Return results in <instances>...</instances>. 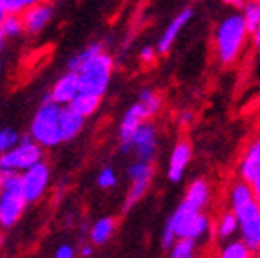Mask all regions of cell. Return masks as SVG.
Wrapping results in <instances>:
<instances>
[{"label":"cell","instance_id":"cell-24","mask_svg":"<svg viewBox=\"0 0 260 258\" xmlns=\"http://www.w3.org/2000/svg\"><path fill=\"white\" fill-rule=\"evenodd\" d=\"M240 18H242L244 25H246V31L248 35H253L256 27L260 24V4L258 2H246L244 8L240 9Z\"/></svg>","mask_w":260,"mask_h":258},{"label":"cell","instance_id":"cell-12","mask_svg":"<svg viewBox=\"0 0 260 258\" xmlns=\"http://www.w3.org/2000/svg\"><path fill=\"white\" fill-rule=\"evenodd\" d=\"M54 6L51 2H32L31 8H27L22 15L24 33L29 37H37L42 31L47 29V25L53 22Z\"/></svg>","mask_w":260,"mask_h":258},{"label":"cell","instance_id":"cell-4","mask_svg":"<svg viewBox=\"0 0 260 258\" xmlns=\"http://www.w3.org/2000/svg\"><path fill=\"white\" fill-rule=\"evenodd\" d=\"M60 112L61 107L54 105L53 101L44 100L37 112L32 114V119L29 123V139L37 143L42 150L61 145Z\"/></svg>","mask_w":260,"mask_h":258},{"label":"cell","instance_id":"cell-20","mask_svg":"<svg viewBox=\"0 0 260 258\" xmlns=\"http://www.w3.org/2000/svg\"><path fill=\"white\" fill-rule=\"evenodd\" d=\"M100 105H102V98L90 96V94H85V92H78L76 98L69 103V109H73L78 116L87 119V117L94 116V114L98 112Z\"/></svg>","mask_w":260,"mask_h":258},{"label":"cell","instance_id":"cell-30","mask_svg":"<svg viewBox=\"0 0 260 258\" xmlns=\"http://www.w3.org/2000/svg\"><path fill=\"white\" fill-rule=\"evenodd\" d=\"M96 184L100 190H112L118 186V175L114 172V168L105 166V168L100 170V174L96 177Z\"/></svg>","mask_w":260,"mask_h":258},{"label":"cell","instance_id":"cell-29","mask_svg":"<svg viewBox=\"0 0 260 258\" xmlns=\"http://www.w3.org/2000/svg\"><path fill=\"white\" fill-rule=\"evenodd\" d=\"M0 29L4 33L6 38H15L24 33V24H22V16H6L0 22Z\"/></svg>","mask_w":260,"mask_h":258},{"label":"cell","instance_id":"cell-31","mask_svg":"<svg viewBox=\"0 0 260 258\" xmlns=\"http://www.w3.org/2000/svg\"><path fill=\"white\" fill-rule=\"evenodd\" d=\"M155 56H157V51H155L154 45H143L141 49H139V61L145 65L152 63V61L155 60Z\"/></svg>","mask_w":260,"mask_h":258},{"label":"cell","instance_id":"cell-43","mask_svg":"<svg viewBox=\"0 0 260 258\" xmlns=\"http://www.w3.org/2000/svg\"><path fill=\"white\" fill-rule=\"evenodd\" d=\"M258 4H260V0H258Z\"/></svg>","mask_w":260,"mask_h":258},{"label":"cell","instance_id":"cell-3","mask_svg":"<svg viewBox=\"0 0 260 258\" xmlns=\"http://www.w3.org/2000/svg\"><path fill=\"white\" fill-rule=\"evenodd\" d=\"M248 31L239 13H230L215 27L213 35V47H215L217 60L222 65H232L239 60L242 49L248 44Z\"/></svg>","mask_w":260,"mask_h":258},{"label":"cell","instance_id":"cell-38","mask_svg":"<svg viewBox=\"0 0 260 258\" xmlns=\"http://www.w3.org/2000/svg\"><path fill=\"white\" fill-rule=\"evenodd\" d=\"M6 40H8V38L4 37V33H2V29H0V53L4 51V47H6Z\"/></svg>","mask_w":260,"mask_h":258},{"label":"cell","instance_id":"cell-18","mask_svg":"<svg viewBox=\"0 0 260 258\" xmlns=\"http://www.w3.org/2000/svg\"><path fill=\"white\" fill-rule=\"evenodd\" d=\"M85 126V119L81 116H78L73 109L69 107H61L60 112V134H61V143L74 141L78 136L81 134Z\"/></svg>","mask_w":260,"mask_h":258},{"label":"cell","instance_id":"cell-19","mask_svg":"<svg viewBox=\"0 0 260 258\" xmlns=\"http://www.w3.org/2000/svg\"><path fill=\"white\" fill-rule=\"evenodd\" d=\"M114 231H116V220L112 217H102L92 222V226L89 228V242L96 246H105L112 238Z\"/></svg>","mask_w":260,"mask_h":258},{"label":"cell","instance_id":"cell-33","mask_svg":"<svg viewBox=\"0 0 260 258\" xmlns=\"http://www.w3.org/2000/svg\"><path fill=\"white\" fill-rule=\"evenodd\" d=\"M92 253H94V246L90 242H81L80 246L76 247V256H80V258H89V256H92Z\"/></svg>","mask_w":260,"mask_h":258},{"label":"cell","instance_id":"cell-5","mask_svg":"<svg viewBox=\"0 0 260 258\" xmlns=\"http://www.w3.org/2000/svg\"><path fill=\"white\" fill-rule=\"evenodd\" d=\"M114 74V58L103 49L87 61L76 73L80 92L90 94V96L103 98L109 90L110 80Z\"/></svg>","mask_w":260,"mask_h":258},{"label":"cell","instance_id":"cell-11","mask_svg":"<svg viewBox=\"0 0 260 258\" xmlns=\"http://www.w3.org/2000/svg\"><path fill=\"white\" fill-rule=\"evenodd\" d=\"M159 148V136L154 123L146 121L134 132L130 139V152H134L136 161L150 163L155 159Z\"/></svg>","mask_w":260,"mask_h":258},{"label":"cell","instance_id":"cell-16","mask_svg":"<svg viewBox=\"0 0 260 258\" xmlns=\"http://www.w3.org/2000/svg\"><path fill=\"white\" fill-rule=\"evenodd\" d=\"M239 175L240 181H244L246 184H255L256 181H260V141H253L251 145L246 148V152L242 153L239 163Z\"/></svg>","mask_w":260,"mask_h":258},{"label":"cell","instance_id":"cell-22","mask_svg":"<svg viewBox=\"0 0 260 258\" xmlns=\"http://www.w3.org/2000/svg\"><path fill=\"white\" fill-rule=\"evenodd\" d=\"M103 51V45L100 44V42H96V44H90V45H87L85 49H81L80 53H76L73 58H71L69 61H67V71L69 73H74L76 74L78 71H80L83 65L87 63V61L90 60L92 56H96L98 53H102Z\"/></svg>","mask_w":260,"mask_h":258},{"label":"cell","instance_id":"cell-8","mask_svg":"<svg viewBox=\"0 0 260 258\" xmlns=\"http://www.w3.org/2000/svg\"><path fill=\"white\" fill-rule=\"evenodd\" d=\"M126 175H128V190H126L121 204L123 213H128L146 195V191L150 188L152 179H154V166L150 163L134 161L126 170Z\"/></svg>","mask_w":260,"mask_h":258},{"label":"cell","instance_id":"cell-21","mask_svg":"<svg viewBox=\"0 0 260 258\" xmlns=\"http://www.w3.org/2000/svg\"><path fill=\"white\" fill-rule=\"evenodd\" d=\"M240 233V242H244L249 249L255 253L260 247V211L253 220L246 222L239 228Z\"/></svg>","mask_w":260,"mask_h":258},{"label":"cell","instance_id":"cell-2","mask_svg":"<svg viewBox=\"0 0 260 258\" xmlns=\"http://www.w3.org/2000/svg\"><path fill=\"white\" fill-rule=\"evenodd\" d=\"M162 107V98L155 92L154 89H145L139 90L138 101L132 103L128 109L123 112L121 121L118 126V139H119V150L123 153L130 152V139L134 136V132L143 125V123L150 121L152 117L161 110Z\"/></svg>","mask_w":260,"mask_h":258},{"label":"cell","instance_id":"cell-40","mask_svg":"<svg viewBox=\"0 0 260 258\" xmlns=\"http://www.w3.org/2000/svg\"><path fill=\"white\" fill-rule=\"evenodd\" d=\"M2 246H4V235L0 233V249H2Z\"/></svg>","mask_w":260,"mask_h":258},{"label":"cell","instance_id":"cell-10","mask_svg":"<svg viewBox=\"0 0 260 258\" xmlns=\"http://www.w3.org/2000/svg\"><path fill=\"white\" fill-rule=\"evenodd\" d=\"M20 186L27 206L44 199L51 186V166L45 161H40L32 168L25 170L24 174H20Z\"/></svg>","mask_w":260,"mask_h":258},{"label":"cell","instance_id":"cell-15","mask_svg":"<svg viewBox=\"0 0 260 258\" xmlns=\"http://www.w3.org/2000/svg\"><path fill=\"white\" fill-rule=\"evenodd\" d=\"M191 145L186 139H181V141L175 143V146L172 148L170 157H168V170L167 175L172 182H179L186 174V168L191 161Z\"/></svg>","mask_w":260,"mask_h":258},{"label":"cell","instance_id":"cell-28","mask_svg":"<svg viewBox=\"0 0 260 258\" xmlns=\"http://www.w3.org/2000/svg\"><path fill=\"white\" fill-rule=\"evenodd\" d=\"M170 258H197V244L191 240H177L170 247Z\"/></svg>","mask_w":260,"mask_h":258},{"label":"cell","instance_id":"cell-17","mask_svg":"<svg viewBox=\"0 0 260 258\" xmlns=\"http://www.w3.org/2000/svg\"><path fill=\"white\" fill-rule=\"evenodd\" d=\"M183 201L186 204H190L191 208H195V210H206L211 202V188L206 179H195V181H191V184L186 188Z\"/></svg>","mask_w":260,"mask_h":258},{"label":"cell","instance_id":"cell-7","mask_svg":"<svg viewBox=\"0 0 260 258\" xmlns=\"http://www.w3.org/2000/svg\"><path fill=\"white\" fill-rule=\"evenodd\" d=\"M40 161H44V150L35 141H31L29 136H22V139L15 148H11L4 155H0V174L20 175Z\"/></svg>","mask_w":260,"mask_h":258},{"label":"cell","instance_id":"cell-37","mask_svg":"<svg viewBox=\"0 0 260 258\" xmlns=\"http://www.w3.org/2000/svg\"><path fill=\"white\" fill-rule=\"evenodd\" d=\"M226 4L230 6V8H235V9H239V11H240L246 2H244V0H237V2H235V0H230V2H226Z\"/></svg>","mask_w":260,"mask_h":258},{"label":"cell","instance_id":"cell-35","mask_svg":"<svg viewBox=\"0 0 260 258\" xmlns=\"http://www.w3.org/2000/svg\"><path fill=\"white\" fill-rule=\"evenodd\" d=\"M251 38H253V47L256 49L260 53V24H258V27L253 31V35H251Z\"/></svg>","mask_w":260,"mask_h":258},{"label":"cell","instance_id":"cell-1","mask_svg":"<svg viewBox=\"0 0 260 258\" xmlns=\"http://www.w3.org/2000/svg\"><path fill=\"white\" fill-rule=\"evenodd\" d=\"M211 230V220L204 211H199L181 201V204L174 210V213L168 217L167 224L162 228L161 244L162 247L170 249L177 240H191L197 244V240L204 238Z\"/></svg>","mask_w":260,"mask_h":258},{"label":"cell","instance_id":"cell-14","mask_svg":"<svg viewBox=\"0 0 260 258\" xmlns=\"http://www.w3.org/2000/svg\"><path fill=\"white\" fill-rule=\"evenodd\" d=\"M191 16H193V9L184 8V9H181L170 22H168V25L165 27V31L161 33V37H159L157 45H155L157 54H167L168 51H170L174 42L177 40V37L184 29V25L191 20Z\"/></svg>","mask_w":260,"mask_h":258},{"label":"cell","instance_id":"cell-23","mask_svg":"<svg viewBox=\"0 0 260 258\" xmlns=\"http://www.w3.org/2000/svg\"><path fill=\"white\" fill-rule=\"evenodd\" d=\"M239 220L237 217L232 213V211H226V213L220 215V218L217 220L215 224V233L220 240H228V238H232L235 233H239Z\"/></svg>","mask_w":260,"mask_h":258},{"label":"cell","instance_id":"cell-34","mask_svg":"<svg viewBox=\"0 0 260 258\" xmlns=\"http://www.w3.org/2000/svg\"><path fill=\"white\" fill-rule=\"evenodd\" d=\"M193 121V114L190 112V110H183V112L179 114V123L181 125H188V123Z\"/></svg>","mask_w":260,"mask_h":258},{"label":"cell","instance_id":"cell-42","mask_svg":"<svg viewBox=\"0 0 260 258\" xmlns=\"http://www.w3.org/2000/svg\"><path fill=\"white\" fill-rule=\"evenodd\" d=\"M258 141H260V130H258Z\"/></svg>","mask_w":260,"mask_h":258},{"label":"cell","instance_id":"cell-39","mask_svg":"<svg viewBox=\"0 0 260 258\" xmlns=\"http://www.w3.org/2000/svg\"><path fill=\"white\" fill-rule=\"evenodd\" d=\"M2 186H4V175L0 174V194H2Z\"/></svg>","mask_w":260,"mask_h":258},{"label":"cell","instance_id":"cell-9","mask_svg":"<svg viewBox=\"0 0 260 258\" xmlns=\"http://www.w3.org/2000/svg\"><path fill=\"white\" fill-rule=\"evenodd\" d=\"M228 202H230V211L237 217L240 226L246 224V222L253 220L260 211V206L256 204L255 197H253L251 186L246 184V182L240 181V179L230 186Z\"/></svg>","mask_w":260,"mask_h":258},{"label":"cell","instance_id":"cell-41","mask_svg":"<svg viewBox=\"0 0 260 258\" xmlns=\"http://www.w3.org/2000/svg\"><path fill=\"white\" fill-rule=\"evenodd\" d=\"M255 256H256V258H260V247H258V249L255 251Z\"/></svg>","mask_w":260,"mask_h":258},{"label":"cell","instance_id":"cell-13","mask_svg":"<svg viewBox=\"0 0 260 258\" xmlns=\"http://www.w3.org/2000/svg\"><path fill=\"white\" fill-rule=\"evenodd\" d=\"M80 92V85H78V76L74 73L65 71L60 78L53 83L49 96L45 100L53 101L58 107H69L71 101L76 98V94Z\"/></svg>","mask_w":260,"mask_h":258},{"label":"cell","instance_id":"cell-25","mask_svg":"<svg viewBox=\"0 0 260 258\" xmlns=\"http://www.w3.org/2000/svg\"><path fill=\"white\" fill-rule=\"evenodd\" d=\"M219 258H255V253L240 240H230L220 247Z\"/></svg>","mask_w":260,"mask_h":258},{"label":"cell","instance_id":"cell-36","mask_svg":"<svg viewBox=\"0 0 260 258\" xmlns=\"http://www.w3.org/2000/svg\"><path fill=\"white\" fill-rule=\"evenodd\" d=\"M251 190H253V197H255V202L260 206V181H256L255 184H251Z\"/></svg>","mask_w":260,"mask_h":258},{"label":"cell","instance_id":"cell-6","mask_svg":"<svg viewBox=\"0 0 260 258\" xmlns=\"http://www.w3.org/2000/svg\"><path fill=\"white\" fill-rule=\"evenodd\" d=\"M27 202L22 195L20 175H4V186L0 194V228L11 230L20 222Z\"/></svg>","mask_w":260,"mask_h":258},{"label":"cell","instance_id":"cell-32","mask_svg":"<svg viewBox=\"0 0 260 258\" xmlns=\"http://www.w3.org/2000/svg\"><path fill=\"white\" fill-rule=\"evenodd\" d=\"M54 258H76V247L73 244H60L54 251Z\"/></svg>","mask_w":260,"mask_h":258},{"label":"cell","instance_id":"cell-27","mask_svg":"<svg viewBox=\"0 0 260 258\" xmlns=\"http://www.w3.org/2000/svg\"><path fill=\"white\" fill-rule=\"evenodd\" d=\"M20 139L22 134L18 130L11 128V126H4V128L0 130V155H4L11 148H15Z\"/></svg>","mask_w":260,"mask_h":258},{"label":"cell","instance_id":"cell-26","mask_svg":"<svg viewBox=\"0 0 260 258\" xmlns=\"http://www.w3.org/2000/svg\"><path fill=\"white\" fill-rule=\"evenodd\" d=\"M35 0H0V22L6 16H22Z\"/></svg>","mask_w":260,"mask_h":258}]
</instances>
